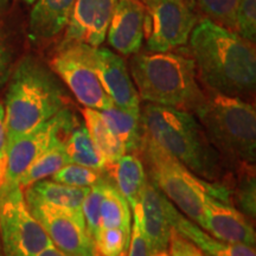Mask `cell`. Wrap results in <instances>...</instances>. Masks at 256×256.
I'll use <instances>...</instances> for the list:
<instances>
[{
    "mask_svg": "<svg viewBox=\"0 0 256 256\" xmlns=\"http://www.w3.org/2000/svg\"><path fill=\"white\" fill-rule=\"evenodd\" d=\"M188 40L194 66L208 90L236 98L254 92V43L208 18L196 24Z\"/></svg>",
    "mask_w": 256,
    "mask_h": 256,
    "instance_id": "6da1fadb",
    "label": "cell"
},
{
    "mask_svg": "<svg viewBox=\"0 0 256 256\" xmlns=\"http://www.w3.org/2000/svg\"><path fill=\"white\" fill-rule=\"evenodd\" d=\"M144 133L192 174L226 186L232 171L190 112L147 104L140 112Z\"/></svg>",
    "mask_w": 256,
    "mask_h": 256,
    "instance_id": "7a4b0ae2",
    "label": "cell"
},
{
    "mask_svg": "<svg viewBox=\"0 0 256 256\" xmlns=\"http://www.w3.org/2000/svg\"><path fill=\"white\" fill-rule=\"evenodd\" d=\"M69 98L56 74L28 56L12 74L5 100L8 146L68 108Z\"/></svg>",
    "mask_w": 256,
    "mask_h": 256,
    "instance_id": "3957f363",
    "label": "cell"
},
{
    "mask_svg": "<svg viewBox=\"0 0 256 256\" xmlns=\"http://www.w3.org/2000/svg\"><path fill=\"white\" fill-rule=\"evenodd\" d=\"M130 66L139 98L148 104L194 113L206 98L188 57L171 51L136 54Z\"/></svg>",
    "mask_w": 256,
    "mask_h": 256,
    "instance_id": "277c9868",
    "label": "cell"
},
{
    "mask_svg": "<svg viewBox=\"0 0 256 256\" xmlns=\"http://www.w3.org/2000/svg\"><path fill=\"white\" fill-rule=\"evenodd\" d=\"M211 145L230 171L255 166V107L236 96L208 90L203 104L194 112Z\"/></svg>",
    "mask_w": 256,
    "mask_h": 256,
    "instance_id": "5b68a950",
    "label": "cell"
},
{
    "mask_svg": "<svg viewBox=\"0 0 256 256\" xmlns=\"http://www.w3.org/2000/svg\"><path fill=\"white\" fill-rule=\"evenodd\" d=\"M136 156L142 159L151 183L200 228L204 224V208L210 197L232 204L228 186L197 177L145 133Z\"/></svg>",
    "mask_w": 256,
    "mask_h": 256,
    "instance_id": "8992f818",
    "label": "cell"
},
{
    "mask_svg": "<svg viewBox=\"0 0 256 256\" xmlns=\"http://www.w3.org/2000/svg\"><path fill=\"white\" fill-rule=\"evenodd\" d=\"M0 241L4 256H37L54 246L28 210L19 185L0 190Z\"/></svg>",
    "mask_w": 256,
    "mask_h": 256,
    "instance_id": "52a82bcc",
    "label": "cell"
},
{
    "mask_svg": "<svg viewBox=\"0 0 256 256\" xmlns=\"http://www.w3.org/2000/svg\"><path fill=\"white\" fill-rule=\"evenodd\" d=\"M50 66L84 108L104 110L114 106L98 78L96 48L80 42H62Z\"/></svg>",
    "mask_w": 256,
    "mask_h": 256,
    "instance_id": "ba28073f",
    "label": "cell"
},
{
    "mask_svg": "<svg viewBox=\"0 0 256 256\" xmlns=\"http://www.w3.org/2000/svg\"><path fill=\"white\" fill-rule=\"evenodd\" d=\"M146 49L168 52L188 42L197 16L186 0H145Z\"/></svg>",
    "mask_w": 256,
    "mask_h": 256,
    "instance_id": "9c48e42d",
    "label": "cell"
},
{
    "mask_svg": "<svg viewBox=\"0 0 256 256\" xmlns=\"http://www.w3.org/2000/svg\"><path fill=\"white\" fill-rule=\"evenodd\" d=\"M80 122L70 108H64L52 119L32 132L18 138L8 146V168L5 186L18 185L19 179L38 156L60 140H66Z\"/></svg>",
    "mask_w": 256,
    "mask_h": 256,
    "instance_id": "30bf717a",
    "label": "cell"
},
{
    "mask_svg": "<svg viewBox=\"0 0 256 256\" xmlns=\"http://www.w3.org/2000/svg\"><path fill=\"white\" fill-rule=\"evenodd\" d=\"M34 215L57 249L68 256H98L82 214L48 206L25 196Z\"/></svg>",
    "mask_w": 256,
    "mask_h": 256,
    "instance_id": "8fae6325",
    "label": "cell"
},
{
    "mask_svg": "<svg viewBox=\"0 0 256 256\" xmlns=\"http://www.w3.org/2000/svg\"><path fill=\"white\" fill-rule=\"evenodd\" d=\"M118 0H76L63 42L98 48L107 36Z\"/></svg>",
    "mask_w": 256,
    "mask_h": 256,
    "instance_id": "7c38bea8",
    "label": "cell"
},
{
    "mask_svg": "<svg viewBox=\"0 0 256 256\" xmlns=\"http://www.w3.org/2000/svg\"><path fill=\"white\" fill-rule=\"evenodd\" d=\"M96 66L102 88L115 107L140 114V98L126 62L106 48H96Z\"/></svg>",
    "mask_w": 256,
    "mask_h": 256,
    "instance_id": "4fadbf2b",
    "label": "cell"
},
{
    "mask_svg": "<svg viewBox=\"0 0 256 256\" xmlns=\"http://www.w3.org/2000/svg\"><path fill=\"white\" fill-rule=\"evenodd\" d=\"M204 232L220 241L255 247L256 234L250 220L234 208L210 197L204 208Z\"/></svg>",
    "mask_w": 256,
    "mask_h": 256,
    "instance_id": "5bb4252c",
    "label": "cell"
},
{
    "mask_svg": "<svg viewBox=\"0 0 256 256\" xmlns=\"http://www.w3.org/2000/svg\"><path fill=\"white\" fill-rule=\"evenodd\" d=\"M145 6L140 0H118L112 16L107 37L108 44L121 55L139 52L144 42Z\"/></svg>",
    "mask_w": 256,
    "mask_h": 256,
    "instance_id": "9a60e30c",
    "label": "cell"
},
{
    "mask_svg": "<svg viewBox=\"0 0 256 256\" xmlns=\"http://www.w3.org/2000/svg\"><path fill=\"white\" fill-rule=\"evenodd\" d=\"M142 229L148 242L151 256H168L171 226L165 210V196L147 179L142 198Z\"/></svg>",
    "mask_w": 256,
    "mask_h": 256,
    "instance_id": "2e32d148",
    "label": "cell"
},
{
    "mask_svg": "<svg viewBox=\"0 0 256 256\" xmlns=\"http://www.w3.org/2000/svg\"><path fill=\"white\" fill-rule=\"evenodd\" d=\"M165 210L172 229L194 243L208 256H256L255 247L232 244L220 241L204 232L196 223L186 218L174 204L165 197Z\"/></svg>",
    "mask_w": 256,
    "mask_h": 256,
    "instance_id": "e0dca14e",
    "label": "cell"
},
{
    "mask_svg": "<svg viewBox=\"0 0 256 256\" xmlns=\"http://www.w3.org/2000/svg\"><path fill=\"white\" fill-rule=\"evenodd\" d=\"M76 0H37L28 22V38L34 43L48 42L66 28Z\"/></svg>",
    "mask_w": 256,
    "mask_h": 256,
    "instance_id": "ac0fdd59",
    "label": "cell"
},
{
    "mask_svg": "<svg viewBox=\"0 0 256 256\" xmlns=\"http://www.w3.org/2000/svg\"><path fill=\"white\" fill-rule=\"evenodd\" d=\"M104 172L113 179V183L127 200L130 210L140 204V198L147 180L145 168L136 154L127 153L114 164L106 166Z\"/></svg>",
    "mask_w": 256,
    "mask_h": 256,
    "instance_id": "d6986e66",
    "label": "cell"
},
{
    "mask_svg": "<svg viewBox=\"0 0 256 256\" xmlns=\"http://www.w3.org/2000/svg\"><path fill=\"white\" fill-rule=\"evenodd\" d=\"M23 191L25 196L34 198L48 206L82 214V204L89 188H74L44 179Z\"/></svg>",
    "mask_w": 256,
    "mask_h": 256,
    "instance_id": "ffe728a7",
    "label": "cell"
},
{
    "mask_svg": "<svg viewBox=\"0 0 256 256\" xmlns=\"http://www.w3.org/2000/svg\"><path fill=\"white\" fill-rule=\"evenodd\" d=\"M98 112L108 128L124 145L126 154H136L144 133L140 114L120 110L115 106Z\"/></svg>",
    "mask_w": 256,
    "mask_h": 256,
    "instance_id": "44dd1931",
    "label": "cell"
},
{
    "mask_svg": "<svg viewBox=\"0 0 256 256\" xmlns=\"http://www.w3.org/2000/svg\"><path fill=\"white\" fill-rule=\"evenodd\" d=\"M100 228H116L132 232V210L113 182L106 178L102 184Z\"/></svg>",
    "mask_w": 256,
    "mask_h": 256,
    "instance_id": "7402d4cb",
    "label": "cell"
},
{
    "mask_svg": "<svg viewBox=\"0 0 256 256\" xmlns=\"http://www.w3.org/2000/svg\"><path fill=\"white\" fill-rule=\"evenodd\" d=\"M82 114L86 127H87L95 146L98 147V152L104 156L106 166L114 164L121 156L126 154L124 145L106 124L100 112L90 110V108H84L82 110Z\"/></svg>",
    "mask_w": 256,
    "mask_h": 256,
    "instance_id": "603a6c76",
    "label": "cell"
},
{
    "mask_svg": "<svg viewBox=\"0 0 256 256\" xmlns=\"http://www.w3.org/2000/svg\"><path fill=\"white\" fill-rule=\"evenodd\" d=\"M230 200L234 208L249 220L256 217L255 166H241L232 171L228 183Z\"/></svg>",
    "mask_w": 256,
    "mask_h": 256,
    "instance_id": "cb8c5ba5",
    "label": "cell"
},
{
    "mask_svg": "<svg viewBox=\"0 0 256 256\" xmlns=\"http://www.w3.org/2000/svg\"><path fill=\"white\" fill-rule=\"evenodd\" d=\"M66 154L70 162L98 171H104L106 162L92 142L84 122L76 124L66 142Z\"/></svg>",
    "mask_w": 256,
    "mask_h": 256,
    "instance_id": "d4e9b609",
    "label": "cell"
},
{
    "mask_svg": "<svg viewBox=\"0 0 256 256\" xmlns=\"http://www.w3.org/2000/svg\"><path fill=\"white\" fill-rule=\"evenodd\" d=\"M66 140H60L54 144L50 148H48L43 154L32 162L30 168L19 179L18 185L22 188V190H25L37 182L52 177L63 166L69 164L70 160L66 154Z\"/></svg>",
    "mask_w": 256,
    "mask_h": 256,
    "instance_id": "484cf974",
    "label": "cell"
},
{
    "mask_svg": "<svg viewBox=\"0 0 256 256\" xmlns=\"http://www.w3.org/2000/svg\"><path fill=\"white\" fill-rule=\"evenodd\" d=\"M104 171H98L69 162L52 176L51 180L74 188H92L106 178Z\"/></svg>",
    "mask_w": 256,
    "mask_h": 256,
    "instance_id": "4316f807",
    "label": "cell"
},
{
    "mask_svg": "<svg viewBox=\"0 0 256 256\" xmlns=\"http://www.w3.org/2000/svg\"><path fill=\"white\" fill-rule=\"evenodd\" d=\"M130 232L116 228H100L94 240L98 256H127Z\"/></svg>",
    "mask_w": 256,
    "mask_h": 256,
    "instance_id": "83f0119b",
    "label": "cell"
},
{
    "mask_svg": "<svg viewBox=\"0 0 256 256\" xmlns=\"http://www.w3.org/2000/svg\"><path fill=\"white\" fill-rule=\"evenodd\" d=\"M240 2L241 0H197V4L211 22L235 31Z\"/></svg>",
    "mask_w": 256,
    "mask_h": 256,
    "instance_id": "f1b7e54d",
    "label": "cell"
},
{
    "mask_svg": "<svg viewBox=\"0 0 256 256\" xmlns=\"http://www.w3.org/2000/svg\"><path fill=\"white\" fill-rule=\"evenodd\" d=\"M104 180L94 185V186L89 188L88 194H86L84 200H83L82 204V214L83 217H84L86 226H87V229L92 235V240H95L98 230H100V210Z\"/></svg>",
    "mask_w": 256,
    "mask_h": 256,
    "instance_id": "f546056e",
    "label": "cell"
},
{
    "mask_svg": "<svg viewBox=\"0 0 256 256\" xmlns=\"http://www.w3.org/2000/svg\"><path fill=\"white\" fill-rule=\"evenodd\" d=\"M235 32L250 43L256 40V0H241L236 12Z\"/></svg>",
    "mask_w": 256,
    "mask_h": 256,
    "instance_id": "4dcf8cb0",
    "label": "cell"
},
{
    "mask_svg": "<svg viewBox=\"0 0 256 256\" xmlns=\"http://www.w3.org/2000/svg\"><path fill=\"white\" fill-rule=\"evenodd\" d=\"M133 224L130 232V241L128 247L127 256H151L148 242H147L142 229V208L140 204L132 211Z\"/></svg>",
    "mask_w": 256,
    "mask_h": 256,
    "instance_id": "1f68e13d",
    "label": "cell"
},
{
    "mask_svg": "<svg viewBox=\"0 0 256 256\" xmlns=\"http://www.w3.org/2000/svg\"><path fill=\"white\" fill-rule=\"evenodd\" d=\"M168 256H206L194 243L171 228L168 244Z\"/></svg>",
    "mask_w": 256,
    "mask_h": 256,
    "instance_id": "d6a6232c",
    "label": "cell"
},
{
    "mask_svg": "<svg viewBox=\"0 0 256 256\" xmlns=\"http://www.w3.org/2000/svg\"><path fill=\"white\" fill-rule=\"evenodd\" d=\"M6 168H8V136H6L4 106L0 104V190L5 184Z\"/></svg>",
    "mask_w": 256,
    "mask_h": 256,
    "instance_id": "836d02e7",
    "label": "cell"
},
{
    "mask_svg": "<svg viewBox=\"0 0 256 256\" xmlns=\"http://www.w3.org/2000/svg\"><path fill=\"white\" fill-rule=\"evenodd\" d=\"M10 68H11V54L5 42L0 37V87L8 80Z\"/></svg>",
    "mask_w": 256,
    "mask_h": 256,
    "instance_id": "e575fe53",
    "label": "cell"
},
{
    "mask_svg": "<svg viewBox=\"0 0 256 256\" xmlns=\"http://www.w3.org/2000/svg\"><path fill=\"white\" fill-rule=\"evenodd\" d=\"M37 256H68L66 255L64 252H62L60 249H57L55 246H50L49 248L44 249L43 252H40Z\"/></svg>",
    "mask_w": 256,
    "mask_h": 256,
    "instance_id": "d590c367",
    "label": "cell"
},
{
    "mask_svg": "<svg viewBox=\"0 0 256 256\" xmlns=\"http://www.w3.org/2000/svg\"><path fill=\"white\" fill-rule=\"evenodd\" d=\"M8 0H0V12L4 11L6 5H8Z\"/></svg>",
    "mask_w": 256,
    "mask_h": 256,
    "instance_id": "8d00e7d4",
    "label": "cell"
},
{
    "mask_svg": "<svg viewBox=\"0 0 256 256\" xmlns=\"http://www.w3.org/2000/svg\"><path fill=\"white\" fill-rule=\"evenodd\" d=\"M22 2H26V4L31 5V4H34V2H36L37 0H22Z\"/></svg>",
    "mask_w": 256,
    "mask_h": 256,
    "instance_id": "74e56055",
    "label": "cell"
},
{
    "mask_svg": "<svg viewBox=\"0 0 256 256\" xmlns=\"http://www.w3.org/2000/svg\"><path fill=\"white\" fill-rule=\"evenodd\" d=\"M0 256H4V254H2V241H0Z\"/></svg>",
    "mask_w": 256,
    "mask_h": 256,
    "instance_id": "f35d334b",
    "label": "cell"
},
{
    "mask_svg": "<svg viewBox=\"0 0 256 256\" xmlns=\"http://www.w3.org/2000/svg\"><path fill=\"white\" fill-rule=\"evenodd\" d=\"M206 256H208V255H206Z\"/></svg>",
    "mask_w": 256,
    "mask_h": 256,
    "instance_id": "ab89813d",
    "label": "cell"
}]
</instances>
